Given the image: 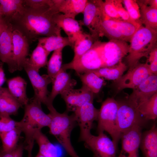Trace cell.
<instances>
[{"mask_svg":"<svg viewBox=\"0 0 157 157\" xmlns=\"http://www.w3.org/2000/svg\"><path fill=\"white\" fill-rule=\"evenodd\" d=\"M59 13L54 4L38 8L24 5L7 21L12 25L13 30L18 31L30 43L41 36L61 35V29L53 19V15Z\"/></svg>","mask_w":157,"mask_h":157,"instance_id":"6da1fadb","label":"cell"},{"mask_svg":"<svg viewBox=\"0 0 157 157\" xmlns=\"http://www.w3.org/2000/svg\"><path fill=\"white\" fill-rule=\"evenodd\" d=\"M49 111V114L51 118L48 127L50 133L56 137L71 157H80L71 141L72 131L77 124L74 114L69 115L67 111L60 113L54 107Z\"/></svg>","mask_w":157,"mask_h":157,"instance_id":"7a4b0ae2","label":"cell"},{"mask_svg":"<svg viewBox=\"0 0 157 157\" xmlns=\"http://www.w3.org/2000/svg\"><path fill=\"white\" fill-rule=\"evenodd\" d=\"M157 30L141 26L130 41L129 49L126 59L129 69L138 64L143 57L148 58L151 51L157 47Z\"/></svg>","mask_w":157,"mask_h":157,"instance_id":"3957f363","label":"cell"},{"mask_svg":"<svg viewBox=\"0 0 157 157\" xmlns=\"http://www.w3.org/2000/svg\"><path fill=\"white\" fill-rule=\"evenodd\" d=\"M41 103L34 98L25 106L24 113L22 120L17 122V127L23 132L25 140L33 139V135L37 130H41L45 127H49L51 118L49 114L43 111Z\"/></svg>","mask_w":157,"mask_h":157,"instance_id":"277c9868","label":"cell"},{"mask_svg":"<svg viewBox=\"0 0 157 157\" xmlns=\"http://www.w3.org/2000/svg\"><path fill=\"white\" fill-rule=\"evenodd\" d=\"M118 104L113 98L106 99L102 104L99 110L98 118L97 131L98 133L108 132L117 148L120 140L117 131V114Z\"/></svg>","mask_w":157,"mask_h":157,"instance_id":"5b68a950","label":"cell"},{"mask_svg":"<svg viewBox=\"0 0 157 157\" xmlns=\"http://www.w3.org/2000/svg\"><path fill=\"white\" fill-rule=\"evenodd\" d=\"M101 42H95L91 48L76 60L62 65L61 68L74 70L78 74L104 67L101 55Z\"/></svg>","mask_w":157,"mask_h":157,"instance_id":"8992f818","label":"cell"},{"mask_svg":"<svg viewBox=\"0 0 157 157\" xmlns=\"http://www.w3.org/2000/svg\"><path fill=\"white\" fill-rule=\"evenodd\" d=\"M118 102L117 131L120 139L122 133L135 125L142 126L146 120L142 117L136 106L128 99Z\"/></svg>","mask_w":157,"mask_h":157,"instance_id":"52a82bcc","label":"cell"},{"mask_svg":"<svg viewBox=\"0 0 157 157\" xmlns=\"http://www.w3.org/2000/svg\"><path fill=\"white\" fill-rule=\"evenodd\" d=\"M102 0H88L83 12V19L79 22L86 26L91 34L96 40L99 37V29L102 21L107 17L105 15L102 6Z\"/></svg>","mask_w":157,"mask_h":157,"instance_id":"ba28073f","label":"cell"},{"mask_svg":"<svg viewBox=\"0 0 157 157\" xmlns=\"http://www.w3.org/2000/svg\"><path fill=\"white\" fill-rule=\"evenodd\" d=\"M101 49L104 67H112L127 55L129 45L123 40H111L107 42H101Z\"/></svg>","mask_w":157,"mask_h":157,"instance_id":"9c48e42d","label":"cell"},{"mask_svg":"<svg viewBox=\"0 0 157 157\" xmlns=\"http://www.w3.org/2000/svg\"><path fill=\"white\" fill-rule=\"evenodd\" d=\"M99 110L93 103L86 102L74 112L77 124L80 129L79 141L84 142L91 134L93 122L97 120Z\"/></svg>","mask_w":157,"mask_h":157,"instance_id":"30bf717a","label":"cell"},{"mask_svg":"<svg viewBox=\"0 0 157 157\" xmlns=\"http://www.w3.org/2000/svg\"><path fill=\"white\" fill-rule=\"evenodd\" d=\"M84 142L85 148L92 152L93 157H117V148L104 133L97 136L91 134Z\"/></svg>","mask_w":157,"mask_h":157,"instance_id":"8fae6325","label":"cell"},{"mask_svg":"<svg viewBox=\"0 0 157 157\" xmlns=\"http://www.w3.org/2000/svg\"><path fill=\"white\" fill-rule=\"evenodd\" d=\"M147 63H138L120 78L116 80L115 86L118 91L126 88H135L152 74Z\"/></svg>","mask_w":157,"mask_h":157,"instance_id":"7c38bea8","label":"cell"},{"mask_svg":"<svg viewBox=\"0 0 157 157\" xmlns=\"http://www.w3.org/2000/svg\"><path fill=\"white\" fill-rule=\"evenodd\" d=\"M29 77L33 87L34 95L33 98L45 104L47 108L51 106L48 101L47 86L52 80L47 74L40 75L34 69L25 63L24 68Z\"/></svg>","mask_w":157,"mask_h":157,"instance_id":"4fadbf2b","label":"cell"},{"mask_svg":"<svg viewBox=\"0 0 157 157\" xmlns=\"http://www.w3.org/2000/svg\"><path fill=\"white\" fill-rule=\"evenodd\" d=\"M142 126L135 125L121 135V150L117 157H139L138 149L142 133Z\"/></svg>","mask_w":157,"mask_h":157,"instance_id":"5bb4252c","label":"cell"},{"mask_svg":"<svg viewBox=\"0 0 157 157\" xmlns=\"http://www.w3.org/2000/svg\"><path fill=\"white\" fill-rule=\"evenodd\" d=\"M12 36L13 72L23 69L29 53V43L25 37L17 30H13Z\"/></svg>","mask_w":157,"mask_h":157,"instance_id":"9a60e30c","label":"cell"},{"mask_svg":"<svg viewBox=\"0 0 157 157\" xmlns=\"http://www.w3.org/2000/svg\"><path fill=\"white\" fill-rule=\"evenodd\" d=\"M93 93L84 85L79 89H69L61 94L66 104L67 111L74 112L86 102L93 103Z\"/></svg>","mask_w":157,"mask_h":157,"instance_id":"2e32d148","label":"cell"},{"mask_svg":"<svg viewBox=\"0 0 157 157\" xmlns=\"http://www.w3.org/2000/svg\"><path fill=\"white\" fill-rule=\"evenodd\" d=\"M157 93V75L152 74L133 89L127 99L138 107L142 103Z\"/></svg>","mask_w":157,"mask_h":157,"instance_id":"e0dca14e","label":"cell"},{"mask_svg":"<svg viewBox=\"0 0 157 157\" xmlns=\"http://www.w3.org/2000/svg\"><path fill=\"white\" fill-rule=\"evenodd\" d=\"M13 31L12 25L8 22L0 33V60L8 65L11 72L13 69Z\"/></svg>","mask_w":157,"mask_h":157,"instance_id":"ac0fdd59","label":"cell"},{"mask_svg":"<svg viewBox=\"0 0 157 157\" xmlns=\"http://www.w3.org/2000/svg\"><path fill=\"white\" fill-rule=\"evenodd\" d=\"M53 19L54 22L64 31L74 45L78 36L83 32L80 22L75 19L67 17L60 13L54 14Z\"/></svg>","mask_w":157,"mask_h":157,"instance_id":"d6986e66","label":"cell"},{"mask_svg":"<svg viewBox=\"0 0 157 157\" xmlns=\"http://www.w3.org/2000/svg\"><path fill=\"white\" fill-rule=\"evenodd\" d=\"M51 91L48 97V101L50 106H53V101L58 94L71 88L76 84V81L71 78L70 74L62 69L55 77L52 81Z\"/></svg>","mask_w":157,"mask_h":157,"instance_id":"ffe728a7","label":"cell"},{"mask_svg":"<svg viewBox=\"0 0 157 157\" xmlns=\"http://www.w3.org/2000/svg\"><path fill=\"white\" fill-rule=\"evenodd\" d=\"M140 147L144 157H157V128L155 124L142 133Z\"/></svg>","mask_w":157,"mask_h":157,"instance_id":"44dd1931","label":"cell"},{"mask_svg":"<svg viewBox=\"0 0 157 157\" xmlns=\"http://www.w3.org/2000/svg\"><path fill=\"white\" fill-rule=\"evenodd\" d=\"M59 13L75 19L76 16L83 12L88 0H53Z\"/></svg>","mask_w":157,"mask_h":157,"instance_id":"7402d4cb","label":"cell"},{"mask_svg":"<svg viewBox=\"0 0 157 157\" xmlns=\"http://www.w3.org/2000/svg\"><path fill=\"white\" fill-rule=\"evenodd\" d=\"M7 83L9 92L21 106L27 104L29 99L26 94L27 83L25 80L17 76L8 80Z\"/></svg>","mask_w":157,"mask_h":157,"instance_id":"603a6c76","label":"cell"},{"mask_svg":"<svg viewBox=\"0 0 157 157\" xmlns=\"http://www.w3.org/2000/svg\"><path fill=\"white\" fill-rule=\"evenodd\" d=\"M39 43L49 54L50 52L59 49L63 48L67 46L73 48V45L67 37L61 36L52 35L43 37L38 39Z\"/></svg>","mask_w":157,"mask_h":157,"instance_id":"cb8c5ba5","label":"cell"},{"mask_svg":"<svg viewBox=\"0 0 157 157\" xmlns=\"http://www.w3.org/2000/svg\"><path fill=\"white\" fill-rule=\"evenodd\" d=\"M33 137L38 145L39 153L46 157H58L57 148L51 142L41 130L35 131Z\"/></svg>","mask_w":157,"mask_h":157,"instance_id":"d4e9b609","label":"cell"},{"mask_svg":"<svg viewBox=\"0 0 157 157\" xmlns=\"http://www.w3.org/2000/svg\"><path fill=\"white\" fill-rule=\"evenodd\" d=\"M136 1L140 8L141 23L145 27L157 30V9L146 4L143 0Z\"/></svg>","mask_w":157,"mask_h":157,"instance_id":"484cf974","label":"cell"},{"mask_svg":"<svg viewBox=\"0 0 157 157\" xmlns=\"http://www.w3.org/2000/svg\"><path fill=\"white\" fill-rule=\"evenodd\" d=\"M20 105L9 92L4 88L0 95V113L10 116L17 114Z\"/></svg>","mask_w":157,"mask_h":157,"instance_id":"4316f807","label":"cell"},{"mask_svg":"<svg viewBox=\"0 0 157 157\" xmlns=\"http://www.w3.org/2000/svg\"><path fill=\"white\" fill-rule=\"evenodd\" d=\"M97 41L90 34L83 32L80 34L74 44V56L72 61L78 59L89 50Z\"/></svg>","mask_w":157,"mask_h":157,"instance_id":"83f0119b","label":"cell"},{"mask_svg":"<svg viewBox=\"0 0 157 157\" xmlns=\"http://www.w3.org/2000/svg\"><path fill=\"white\" fill-rule=\"evenodd\" d=\"M117 19L105 18L101 22L99 37L104 36L110 40H123L117 22Z\"/></svg>","mask_w":157,"mask_h":157,"instance_id":"f1b7e54d","label":"cell"},{"mask_svg":"<svg viewBox=\"0 0 157 157\" xmlns=\"http://www.w3.org/2000/svg\"><path fill=\"white\" fill-rule=\"evenodd\" d=\"M127 68L126 65L121 61L112 67H102L91 71L100 77H104L108 80L116 81L123 75Z\"/></svg>","mask_w":157,"mask_h":157,"instance_id":"f546056e","label":"cell"},{"mask_svg":"<svg viewBox=\"0 0 157 157\" xmlns=\"http://www.w3.org/2000/svg\"><path fill=\"white\" fill-rule=\"evenodd\" d=\"M49 54L38 43L33 50L29 58L26 63L39 72V69L47 63V57Z\"/></svg>","mask_w":157,"mask_h":157,"instance_id":"4dcf8cb0","label":"cell"},{"mask_svg":"<svg viewBox=\"0 0 157 157\" xmlns=\"http://www.w3.org/2000/svg\"><path fill=\"white\" fill-rule=\"evenodd\" d=\"M137 109L146 120H154L157 117V93L139 106Z\"/></svg>","mask_w":157,"mask_h":157,"instance_id":"1f68e13d","label":"cell"},{"mask_svg":"<svg viewBox=\"0 0 157 157\" xmlns=\"http://www.w3.org/2000/svg\"><path fill=\"white\" fill-rule=\"evenodd\" d=\"M83 85L90 89L93 93H97L102 86L104 80L92 71L78 74Z\"/></svg>","mask_w":157,"mask_h":157,"instance_id":"d6a6232c","label":"cell"},{"mask_svg":"<svg viewBox=\"0 0 157 157\" xmlns=\"http://www.w3.org/2000/svg\"><path fill=\"white\" fill-rule=\"evenodd\" d=\"M21 130L17 127L14 129L0 135L2 145L1 149L5 152L10 151L17 145V143L21 133Z\"/></svg>","mask_w":157,"mask_h":157,"instance_id":"836d02e7","label":"cell"},{"mask_svg":"<svg viewBox=\"0 0 157 157\" xmlns=\"http://www.w3.org/2000/svg\"><path fill=\"white\" fill-rule=\"evenodd\" d=\"M24 0H0L3 16L8 21L24 6Z\"/></svg>","mask_w":157,"mask_h":157,"instance_id":"e575fe53","label":"cell"},{"mask_svg":"<svg viewBox=\"0 0 157 157\" xmlns=\"http://www.w3.org/2000/svg\"><path fill=\"white\" fill-rule=\"evenodd\" d=\"M63 49L60 48L54 51L47 64V75L51 78L52 82L61 69Z\"/></svg>","mask_w":157,"mask_h":157,"instance_id":"d590c367","label":"cell"},{"mask_svg":"<svg viewBox=\"0 0 157 157\" xmlns=\"http://www.w3.org/2000/svg\"><path fill=\"white\" fill-rule=\"evenodd\" d=\"M119 31L123 40L126 42L131 40L138 28L141 26L140 24H135L122 20H117Z\"/></svg>","mask_w":157,"mask_h":157,"instance_id":"8d00e7d4","label":"cell"},{"mask_svg":"<svg viewBox=\"0 0 157 157\" xmlns=\"http://www.w3.org/2000/svg\"><path fill=\"white\" fill-rule=\"evenodd\" d=\"M122 1L126 10L131 18L141 23L139 20L140 17V8L136 1L124 0Z\"/></svg>","mask_w":157,"mask_h":157,"instance_id":"74e56055","label":"cell"},{"mask_svg":"<svg viewBox=\"0 0 157 157\" xmlns=\"http://www.w3.org/2000/svg\"><path fill=\"white\" fill-rule=\"evenodd\" d=\"M17 123L10 116L0 113V135L16 128Z\"/></svg>","mask_w":157,"mask_h":157,"instance_id":"f35d334b","label":"cell"},{"mask_svg":"<svg viewBox=\"0 0 157 157\" xmlns=\"http://www.w3.org/2000/svg\"><path fill=\"white\" fill-rule=\"evenodd\" d=\"M102 8L105 15L111 19L121 20L114 4L113 0L102 1Z\"/></svg>","mask_w":157,"mask_h":157,"instance_id":"ab89813d","label":"cell"},{"mask_svg":"<svg viewBox=\"0 0 157 157\" xmlns=\"http://www.w3.org/2000/svg\"><path fill=\"white\" fill-rule=\"evenodd\" d=\"M113 2L121 20L134 23L141 24L140 22L134 20L131 18L127 11L122 6L121 3L122 1L113 0Z\"/></svg>","mask_w":157,"mask_h":157,"instance_id":"60d3db41","label":"cell"},{"mask_svg":"<svg viewBox=\"0 0 157 157\" xmlns=\"http://www.w3.org/2000/svg\"><path fill=\"white\" fill-rule=\"evenodd\" d=\"M24 149V145L22 143L18 144L14 149L8 152L4 151L0 149V157H22Z\"/></svg>","mask_w":157,"mask_h":157,"instance_id":"b9f144b4","label":"cell"},{"mask_svg":"<svg viewBox=\"0 0 157 157\" xmlns=\"http://www.w3.org/2000/svg\"><path fill=\"white\" fill-rule=\"evenodd\" d=\"M149 69L153 74L157 75V48L153 49L148 56Z\"/></svg>","mask_w":157,"mask_h":157,"instance_id":"7bdbcfd3","label":"cell"},{"mask_svg":"<svg viewBox=\"0 0 157 157\" xmlns=\"http://www.w3.org/2000/svg\"><path fill=\"white\" fill-rule=\"evenodd\" d=\"M24 5L33 8H38L53 4V0H24Z\"/></svg>","mask_w":157,"mask_h":157,"instance_id":"ee69618b","label":"cell"},{"mask_svg":"<svg viewBox=\"0 0 157 157\" xmlns=\"http://www.w3.org/2000/svg\"><path fill=\"white\" fill-rule=\"evenodd\" d=\"M5 81L4 73L2 65H0V86H1Z\"/></svg>","mask_w":157,"mask_h":157,"instance_id":"f6af8a7d","label":"cell"},{"mask_svg":"<svg viewBox=\"0 0 157 157\" xmlns=\"http://www.w3.org/2000/svg\"><path fill=\"white\" fill-rule=\"evenodd\" d=\"M8 22L4 17L0 18V33L6 26Z\"/></svg>","mask_w":157,"mask_h":157,"instance_id":"bcb514c9","label":"cell"},{"mask_svg":"<svg viewBox=\"0 0 157 157\" xmlns=\"http://www.w3.org/2000/svg\"><path fill=\"white\" fill-rule=\"evenodd\" d=\"M148 4L149 6L157 9V0H148Z\"/></svg>","mask_w":157,"mask_h":157,"instance_id":"7dc6e473","label":"cell"},{"mask_svg":"<svg viewBox=\"0 0 157 157\" xmlns=\"http://www.w3.org/2000/svg\"><path fill=\"white\" fill-rule=\"evenodd\" d=\"M33 147L32 145L28 146L26 149L28 152L27 157H32V151Z\"/></svg>","mask_w":157,"mask_h":157,"instance_id":"c3c4849f","label":"cell"},{"mask_svg":"<svg viewBox=\"0 0 157 157\" xmlns=\"http://www.w3.org/2000/svg\"><path fill=\"white\" fill-rule=\"evenodd\" d=\"M35 157H46L38 152L37 154Z\"/></svg>","mask_w":157,"mask_h":157,"instance_id":"681fc988","label":"cell"},{"mask_svg":"<svg viewBox=\"0 0 157 157\" xmlns=\"http://www.w3.org/2000/svg\"><path fill=\"white\" fill-rule=\"evenodd\" d=\"M4 89V88H2L1 86H0V95L3 91Z\"/></svg>","mask_w":157,"mask_h":157,"instance_id":"f907efd6","label":"cell"}]
</instances>
